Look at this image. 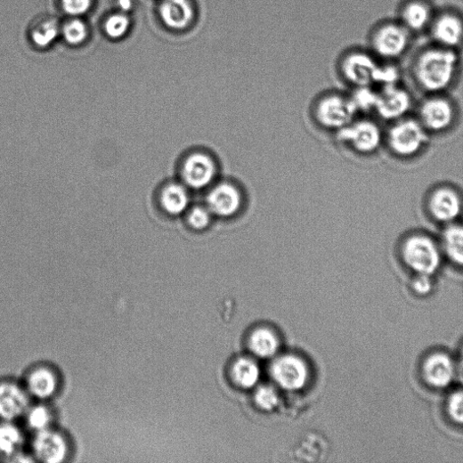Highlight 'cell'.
<instances>
[{
	"label": "cell",
	"instance_id": "cell-1",
	"mask_svg": "<svg viewBox=\"0 0 463 463\" xmlns=\"http://www.w3.org/2000/svg\"><path fill=\"white\" fill-rule=\"evenodd\" d=\"M462 64L461 52L429 42L414 53L410 73L426 94L447 93L459 79Z\"/></svg>",
	"mask_w": 463,
	"mask_h": 463
},
{
	"label": "cell",
	"instance_id": "cell-2",
	"mask_svg": "<svg viewBox=\"0 0 463 463\" xmlns=\"http://www.w3.org/2000/svg\"><path fill=\"white\" fill-rule=\"evenodd\" d=\"M414 37L395 18L386 19L370 28L367 48L380 61L397 63L410 53Z\"/></svg>",
	"mask_w": 463,
	"mask_h": 463
},
{
	"label": "cell",
	"instance_id": "cell-3",
	"mask_svg": "<svg viewBox=\"0 0 463 463\" xmlns=\"http://www.w3.org/2000/svg\"><path fill=\"white\" fill-rule=\"evenodd\" d=\"M400 257L405 266L416 274L433 276L443 261V252L437 240L425 231H412L401 239Z\"/></svg>",
	"mask_w": 463,
	"mask_h": 463
},
{
	"label": "cell",
	"instance_id": "cell-4",
	"mask_svg": "<svg viewBox=\"0 0 463 463\" xmlns=\"http://www.w3.org/2000/svg\"><path fill=\"white\" fill-rule=\"evenodd\" d=\"M430 136L417 118L405 116L391 123L384 142L389 152L395 158L411 159L426 150Z\"/></svg>",
	"mask_w": 463,
	"mask_h": 463
},
{
	"label": "cell",
	"instance_id": "cell-5",
	"mask_svg": "<svg viewBox=\"0 0 463 463\" xmlns=\"http://www.w3.org/2000/svg\"><path fill=\"white\" fill-rule=\"evenodd\" d=\"M384 62L368 48L347 49L339 56L338 69L344 79L358 88L379 84Z\"/></svg>",
	"mask_w": 463,
	"mask_h": 463
},
{
	"label": "cell",
	"instance_id": "cell-6",
	"mask_svg": "<svg viewBox=\"0 0 463 463\" xmlns=\"http://www.w3.org/2000/svg\"><path fill=\"white\" fill-rule=\"evenodd\" d=\"M454 102L446 93L426 94L418 109V119L432 134H442L450 131L457 120Z\"/></svg>",
	"mask_w": 463,
	"mask_h": 463
},
{
	"label": "cell",
	"instance_id": "cell-7",
	"mask_svg": "<svg viewBox=\"0 0 463 463\" xmlns=\"http://www.w3.org/2000/svg\"><path fill=\"white\" fill-rule=\"evenodd\" d=\"M425 208L433 222L442 227L448 225L463 215V195L453 185L439 184L426 196Z\"/></svg>",
	"mask_w": 463,
	"mask_h": 463
},
{
	"label": "cell",
	"instance_id": "cell-8",
	"mask_svg": "<svg viewBox=\"0 0 463 463\" xmlns=\"http://www.w3.org/2000/svg\"><path fill=\"white\" fill-rule=\"evenodd\" d=\"M426 36L433 44L462 52L463 12L451 6L438 8Z\"/></svg>",
	"mask_w": 463,
	"mask_h": 463
},
{
	"label": "cell",
	"instance_id": "cell-9",
	"mask_svg": "<svg viewBox=\"0 0 463 463\" xmlns=\"http://www.w3.org/2000/svg\"><path fill=\"white\" fill-rule=\"evenodd\" d=\"M412 105L411 93L397 83L381 87L374 109L383 120L391 124L408 116Z\"/></svg>",
	"mask_w": 463,
	"mask_h": 463
},
{
	"label": "cell",
	"instance_id": "cell-10",
	"mask_svg": "<svg viewBox=\"0 0 463 463\" xmlns=\"http://www.w3.org/2000/svg\"><path fill=\"white\" fill-rule=\"evenodd\" d=\"M437 9L433 0H401L394 18L415 37L426 35Z\"/></svg>",
	"mask_w": 463,
	"mask_h": 463
},
{
	"label": "cell",
	"instance_id": "cell-11",
	"mask_svg": "<svg viewBox=\"0 0 463 463\" xmlns=\"http://www.w3.org/2000/svg\"><path fill=\"white\" fill-rule=\"evenodd\" d=\"M339 139L361 154H373L382 146L385 135L376 122L361 120L342 128Z\"/></svg>",
	"mask_w": 463,
	"mask_h": 463
},
{
	"label": "cell",
	"instance_id": "cell-12",
	"mask_svg": "<svg viewBox=\"0 0 463 463\" xmlns=\"http://www.w3.org/2000/svg\"><path fill=\"white\" fill-rule=\"evenodd\" d=\"M356 110L353 101L330 95L319 103L317 119L327 128L341 130L352 124Z\"/></svg>",
	"mask_w": 463,
	"mask_h": 463
},
{
	"label": "cell",
	"instance_id": "cell-13",
	"mask_svg": "<svg viewBox=\"0 0 463 463\" xmlns=\"http://www.w3.org/2000/svg\"><path fill=\"white\" fill-rule=\"evenodd\" d=\"M158 12L164 25L174 31L191 28L198 19L194 0H162Z\"/></svg>",
	"mask_w": 463,
	"mask_h": 463
},
{
	"label": "cell",
	"instance_id": "cell-14",
	"mask_svg": "<svg viewBox=\"0 0 463 463\" xmlns=\"http://www.w3.org/2000/svg\"><path fill=\"white\" fill-rule=\"evenodd\" d=\"M182 175L185 184L194 190L208 187L216 175L214 159L201 152L190 155L183 163Z\"/></svg>",
	"mask_w": 463,
	"mask_h": 463
},
{
	"label": "cell",
	"instance_id": "cell-15",
	"mask_svg": "<svg viewBox=\"0 0 463 463\" xmlns=\"http://www.w3.org/2000/svg\"><path fill=\"white\" fill-rule=\"evenodd\" d=\"M271 373L280 386L289 390L302 388L308 378V370L305 364L294 356L278 359L272 364Z\"/></svg>",
	"mask_w": 463,
	"mask_h": 463
},
{
	"label": "cell",
	"instance_id": "cell-16",
	"mask_svg": "<svg viewBox=\"0 0 463 463\" xmlns=\"http://www.w3.org/2000/svg\"><path fill=\"white\" fill-rule=\"evenodd\" d=\"M243 199L240 191L234 185L221 183L208 194L207 207L218 217H232L239 213Z\"/></svg>",
	"mask_w": 463,
	"mask_h": 463
},
{
	"label": "cell",
	"instance_id": "cell-17",
	"mask_svg": "<svg viewBox=\"0 0 463 463\" xmlns=\"http://www.w3.org/2000/svg\"><path fill=\"white\" fill-rule=\"evenodd\" d=\"M422 373L426 384L436 389H444L453 381L456 370L451 357L443 353H436L426 358Z\"/></svg>",
	"mask_w": 463,
	"mask_h": 463
},
{
	"label": "cell",
	"instance_id": "cell-18",
	"mask_svg": "<svg viewBox=\"0 0 463 463\" xmlns=\"http://www.w3.org/2000/svg\"><path fill=\"white\" fill-rule=\"evenodd\" d=\"M28 398L17 385L0 383V420L11 422L21 417L28 410Z\"/></svg>",
	"mask_w": 463,
	"mask_h": 463
},
{
	"label": "cell",
	"instance_id": "cell-19",
	"mask_svg": "<svg viewBox=\"0 0 463 463\" xmlns=\"http://www.w3.org/2000/svg\"><path fill=\"white\" fill-rule=\"evenodd\" d=\"M33 446L36 456L47 463L63 461L69 451L68 443L63 436L48 429L38 433Z\"/></svg>",
	"mask_w": 463,
	"mask_h": 463
},
{
	"label": "cell",
	"instance_id": "cell-20",
	"mask_svg": "<svg viewBox=\"0 0 463 463\" xmlns=\"http://www.w3.org/2000/svg\"><path fill=\"white\" fill-rule=\"evenodd\" d=\"M439 242L443 256L463 268V222L459 220L443 226Z\"/></svg>",
	"mask_w": 463,
	"mask_h": 463
},
{
	"label": "cell",
	"instance_id": "cell-21",
	"mask_svg": "<svg viewBox=\"0 0 463 463\" xmlns=\"http://www.w3.org/2000/svg\"><path fill=\"white\" fill-rule=\"evenodd\" d=\"M159 204L167 215L176 216L183 214L189 207L190 194L182 184L169 183L159 193Z\"/></svg>",
	"mask_w": 463,
	"mask_h": 463
},
{
	"label": "cell",
	"instance_id": "cell-22",
	"mask_svg": "<svg viewBox=\"0 0 463 463\" xmlns=\"http://www.w3.org/2000/svg\"><path fill=\"white\" fill-rule=\"evenodd\" d=\"M56 378L52 371L46 369L35 370L28 379L29 392L38 398H48L55 392Z\"/></svg>",
	"mask_w": 463,
	"mask_h": 463
},
{
	"label": "cell",
	"instance_id": "cell-23",
	"mask_svg": "<svg viewBox=\"0 0 463 463\" xmlns=\"http://www.w3.org/2000/svg\"><path fill=\"white\" fill-rule=\"evenodd\" d=\"M279 342L276 336L267 329L256 330L250 338V349L258 357L270 358L278 350Z\"/></svg>",
	"mask_w": 463,
	"mask_h": 463
},
{
	"label": "cell",
	"instance_id": "cell-24",
	"mask_svg": "<svg viewBox=\"0 0 463 463\" xmlns=\"http://www.w3.org/2000/svg\"><path fill=\"white\" fill-rule=\"evenodd\" d=\"M23 443L20 429L10 422L0 423V454L11 456L14 454Z\"/></svg>",
	"mask_w": 463,
	"mask_h": 463
},
{
	"label": "cell",
	"instance_id": "cell-25",
	"mask_svg": "<svg viewBox=\"0 0 463 463\" xmlns=\"http://www.w3.org/2000/svg\"><path fill=\"white\" fill-rule=\"evenodd\" d=\"M232 375L235 382L245 388L254 386L260 376V370L257 365L248 359H240L236 362L232 370Z\"/></svg>",
	"mask_w": 463,
	"mask_h": 463
},
{
	"label": "cell",
	"instance_id": "cell-26",
	"mask_svg": "<svg viewBox=\"0 0 463 463\" xmlns=\"http://www.w3.org/2000/svg\"><path fill=\"white\" fill-rule=\"evenodd\" d=\"M60 34V28L55 20L46 21L32 32V40L38 47L50 45Z\"/></svg>",
	"mask_w": 463,
	"mask_h": 463
},
{
	"label": "cell",
	"instance_id": "cell-27",
	"mask_svg": "<svg viewBox=\"0 0 463 463\" xmlns=\"http://www.w3.org/2000/svg\"><path fill=\"white\" fill-rule=\"evenodd\" d=\"M130 20L124 14H115L110 17L104 26L107 36L112 39L123 37L129 29Z\"/></svg>",
	"mask_w": 463,
	"mask_h": 463
},
{
	"label": "cell",
	"instance_id": "cell-28",
	"mask_svg": "<svg viewBox=\"0 0 463 463\" xmlns=\"http://www.w3.org/2000/svg\"><path fill=\"white\" fill-rule=\"evenodd\" d=\"M63 35L69 44L73 45H80L87 37V27L82 20L76 19L64 26Z\"/></svg>",
	"mask_w": 463,
	"mask_h": 463
},
{
	"label": "cell",
	"instance_id": "cell-29",
	"mask_svg": "<svg viewBox=\"0 0 463 463\" xmlns=\"http://www.w3.org/2000/svg\"><path fill=\"white\" fill-rule=\"evenodd\" d=\"M51 421V414L44 407H36L28 412V423L30 428L38 433L48 429Z\"/></svg>",
	"mask_w": 463,
	"mask_h": 463
},
{
	"label": "cell",
	"instance_id": "cell-30",
	"mask_svg": "<svg viewBox=\"0 0 463 463\" xmlns=\"http://www.w3.org/2000/svg\"><path fill=\"white\" fill-rule=\"evenodd\" d=\"M212 215L207 207H195L188 214V223L194 230L202 231L209 226Z\"/></svg>",
	"mask_w": 463,
	"mask_h": 463
},
{
	"label": "cell",
	"instance_id": "cell-31",
	"mask_svg": "<svg viewBox=\"0 0 463 463\" xmlns=\"http://www.w3.org/2000/svg\"><path fill=\"white\" fill-rule=\"evenodd\" d=\"M447 413L454 423L463 426V390L452 393L449 396Z\"/></svg>",
	"mask_w": 463,
	"mask_h": 463
},
{
	"label": "cell",
	"instance_id": "cell-32",
	"mask_svg": "<svg viewBox=\"0 0 463 463\" xmlns=\"http://www.w3.org/2000/svg\"><path fill=\"white\" fill-rule=\"evenodd\" d=\"M256 401L261 409L271 410L278 402V395L272 388L263 386L257 390Z\"/></svg>",
	"mask_w": 463,
	"mask_h": 463
},
{
	"label": "cell",
	"instance_id": "cell-33",
	"mask_svg": "<svg viewBox=\"0 0 463 463\" xmlns=\"http://www.w3.org/2000/svg\"><path fill=\"white\" fill-rule=\"evenodd\" d=\"M93 0H62L64 12L71 16L78 17L89 12Z\"/></svg>",
	"mask_w": 463,
	"mask_h": 463
},
{
	"label": "cell",
	"instance_id": "cell-34",
	"mask_svg": "<svg viewBox=\"0 0 463 463\" xmlns=\"http://www.w3.org/2000/svg\"><path fill=\"white\" fill-rule=\"evenodd\" d=\"M412 287L417 295L420 296H428L433 289L432 276L417 274V277L413 280Z\"/></svg>",
	"mask_w": 463,
	"mask_h": 463
},
{
	"label": "cell",
	"instance_id": "cell-35",
	"mask_svg": "<svg viewBox=\"0 0 463 463\" xmlns=\"http://www.w3.org/2000/svg\"><path fill=\"white\" fill-rule=\"evenodd\" d=\"M119 7L124 12H128L133 8V0H119Z\"/></svg>",
	"mask_w": 463,
	"mask_h": 463
},
{
	"label": "cell",
	"instance_id": "cell-36",
	"mask_svg": "<svg viewBox=\"0 0 463 463\" xmlns=\"http://www.w3.org/2000/svg\"><path fill=\"white\" fill-rule=\"evenodd\" d=\"M460 382L463 384V346L460 352L458 370H456Z\"/></svg>",
	"mask_w": 463,
	"mask_h": 463
}]
</instances>
